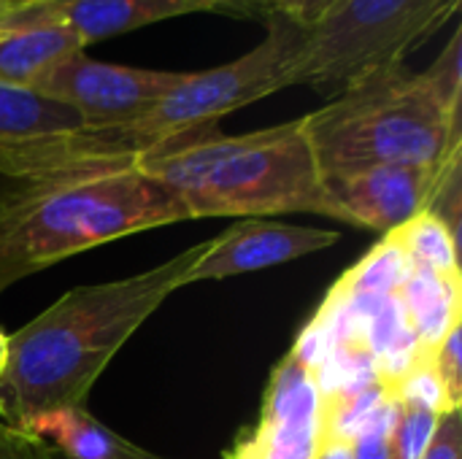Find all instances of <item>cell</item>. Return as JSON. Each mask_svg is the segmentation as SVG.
<instances>
[{
  "label": "cell",
  "mask_w": 462,
  "mask_h": 459,
  "mask_svg": "<svg viewBox=\"0 0 462 459\" xmlns=\"http://www.w3.org/2000/svg\"><path fill=\"white\" fill-rule=\"evenodd\" d=\"M187 222L181 203L84 127L0 141V292L108 241Z\"/></svg>",
  "instance_id": "cell-1"
},
{
  "label": "cell",
  "mask_w": 462,
  "mask_h": 459,
  "mask_svg": "<svg viewBox=\"0 0 462 459\" xmlns=\"http://www.w3.org/2000/svg\"><path fill=\"white\" fill-rule=\"evenodd\" d=\"M208 241L143 273L84 284L8 335L0 376V419L27 425L54 409H87V398L138 327L181 287Z\"/></svg>",
  "instance_id": "cell-2"
},
{
  "label": "cell",
  "mask_w": 462,
  "mask_h": 459,
  "mask_svg": "<svg viewBox=\"0 0 462 459\" xmlns=\"http://www.w3.org/2000/svg\"><path fill=\"white\" fill-rule=\"evenodd\" d=\"M138 168L181 203L187 222L319 214L349 225L317 168L303 116L244 135L176 138L141 154Z\"/></svg>",
  "instance_id": "cell-3"
},
{
  "label": "cell",
  "mask_w": 462,
  "mask_h": 459,
  "mask_svg": "<svg viewBox=\"0 0 462 459\" xmlns=\"http://www.w3.org/2000/svg\"><path fill=\"white\" fill-rule=\"evenodd\" d=\"M303 127L325 184L384 165H441L462 154V116L449 114L403 62L349 84L306 114Z\"/></svg>",
  "instance_id": "cell-4"
},
{
  "label": "cell",
  "mask_w": 462,
  "mask_h": 459,
  "mask_svg": "<svg viewBox=\"0 0 462 459\" xmlns=\"http://www.w3.org/2000/svg\"><path fill=\"white\" fill-rule=\"evenodd\" d=\"M460 3L338 0L306 30L284 70V87H311L333 97L374 70L401 65L460 11Z\"/></svg>",
  "instance_id": "cell-5"
},
{
  "label": "cell",
  "mask_w": 462,
  "mask_h": 459,
  "mask_svg": "<svg viewBox=\"0 0 462 459\" xmlns=\"http://www.w3.org/2000/svg\"><path fill=\"white\" fill-rule=\"evenodd\" d=\"M268 35L244 57L187 73L176 89L154 103L143 116L119 127H87L106 149L122 154H146L168 141L217 130V122L254 100L284 87V70L306 38V27L282 14L265 19Z\"/></svg>",
  "instance_id": "cell-6"
},
{
  "label": "cell",
  "mask_w": 462,
  "mask_h": 459,
  "mask_svg": "<svg viewBox=\"0 0 462 459\" xmlns=\"http://www.w3.org/2000/svg\"><path fill=\"white\" fill-rule=\"evenodd\" d=\"M187 73L146 70L127 65H108L84 57V51L54 65L32 92L73 108L84 127H119L143 116Z\"/></svg>",
  "instance_id": "cell-7"
},
{
  "label": "cell",
  "mask_w": 462,
  "mask_h": 459,
  "mask_svg": "<svg viewBox=\"0 0 462 459\" xmlns=\"http://www.w3.org/2000/svg\"><path fill=\"white\" fill-rule=\"evenodd\" d=\"M462 170V154L441 165H384L341 181L328 189L346 211L349 225L393 233L409 219L433 211L444 184Z\"/></svg>",
  "instance_id": "cell-8"
},
{
  "label": "cell",
  "mask_w": 462,
  "mask_h": 459,
  "mask_svg": "<svg viewBox=\"0 0 462 459\" xmlns=\"http://www.w3.org/2000/svg\"><path fill=\"white\" fill-rule=\"evenodd\" d=\"M338 241L341 238L333 230L284 225L273 219H238L222 235L208 241L206 252L192 265L187 284L217 281L273 268L336 246Z\"/></svg>",
  "instance_id": "cell-9"
},
{
  "label": "cell",
  "mask_w": 462,
  "mask_h": 459,
  "mask_svg": "<svg viewBox=\"0 0 462 459\" xmlns=\"http://www.w3.org/2000/svg\"><path fill=\"white\" fill-rule=\"evenodd\" d=\"M203 11L219 8L214 0H30L0 14V32L51 22L70 27L89 46L162 19Z\"/></svg>",
  "instance_id": "cell-10"
},
{
  "label": "cell",
  "mask_w": 462,
  "mask_h": 459,
  "mask_svg": "<svg viewBox=\"0 0 462 459\" xmlns=\"http://www.w3.org/2000/svg\"><path fill=\"white\" fill-rule=\"evenodd\" d=\"M319 381L317 368L290 352L271 376L265 406L254 436L265 459H311L319 441Z\"/></svg>",
  "instance_id": "cell-11"
},
{
  "label": "cell",
  "mask_w": 462,
  "mask_h": 459,
  "mask_svg": "<svg viewBox=\"0 0 462 459\" xmlns=\"http://www.w3.org/2000/svg\"><path fill=\"white\" fill-rule=\"evenodd\" d=\"M22 430L62 459H149L146 449L100 425L87 409H54L38 414Z\"/></svg>",
  "instance_id": "cell-12"
},
{
  "label": "cell",
  "mask_w": 462,
  "mask_h": 459,
  "mask_svg": "<svg viewBox=\"0 0 462 459\" xmlns=\"http://www.w3.org/2000/svg\"><path fill=\"white\" fill-rule=\"evenodd\" d=\"M462 279L414 271L398 289L395 300L420 354L436 352L444 338L462 325Z\"/></svg>",
  "instance_id": "cell-13"
},
{
  "label": "cell",
  "mask_w": 462,
  "mask_h": 459,
  "mask_svg": "<svg viewBox=\"0 0 462 459\" xmlns=\"http://www.w3.org/2000/svg\"><path fill=\"white\" fill-rule=\"evenodd\" d=\"M81 38L65 24H27L0 32V87L30 89L62 60L84 51Z\"/></svg>",
  "instance_id": "cell-14"
},
{
  "label": "cell",
  "mask_w": 462,
  "mask_h": 459,
  "mask_svg": "<svg viewBox=\"0 0 462 459\" xmlns=\"http://www.w3.org/2000/svg\"><path fill=\"white\" fill-rule=\"evenodd\" d=\"M81 116L38 92L0 87V141L81 130Z\"/></svg>",
  "instance_id": "cell-15"
},
{
  "label": "cell",
  "mask_w": 462,
  "mask_h": 459,
  "mask_svg": "<svg viewBox=\"0 0 462 459\" xmlns=\"http://www.w3.org/2000/svg\"><path fill=\"white\" fill-rule=\"evenodd\" d=\"M411 273V262L393 233L384 235L341 281L330 289L338 298H395Z\"/></svg>",
  "instance_id": "cell-16"
},
{
  "label": "cell",
  "mask_w": 462,
  "mask_h": 459,
  "mask_svg": "<svg viewBox=\"0 0 462 459\" xmlns=\"http://www.w3.org/2000/svg\"><path fill=\"white\" fill-rule=\"evenodd\" d=\"M401 249L406 252L414 271H428L449 279H460V257H457V235L441 222L436 214L425 211L398 230H393Z\"/></svg>",
  "instance_id": "cell-17"
},
{
  "label": "cell",
  "mask_w": 462,
  "mask_h": 459,
  "mask_svg": "<svg viewBox=\"0 0 462 459\" xmlns=\"http://www.w3.org/2000/svg\"><path fill=\"white\" fill-rule=\"evenodd\" d=\"M430 95L455 116H462V32L457 30L441 54L420 73Z\"/></svg>",
  "instance_id": "cell-18"
},
{
  "label": "cell",
  "mask_w": 462,
  "mask_h": 459,
  "mask_svg": "<svg viewBox=\"0 0 462 459\" xmlns=\"http://www.w3.org/2000/svg\"><path fill=\"white\" fill-rule=\"evenodd\" d=\"M439 419L441 414L398 403V419L393 430V459H422Z\"/></svg>",
  "instance_id": "cell-19"
},
{
  "label": "cell",
  "mask_w": 462,
  "mask_h": 459,
  "mask_svg": "<svg viewBox=\"0 0 462 459\" xmlns=\"http://www.w3.org/2000/svg\"><path fill=\"white\" fill-rule=\"evenodd\" d=\"M398 419V403L387 395L384 403L368 417L363 430L352 441L355 459H393V430Z\"/></svg>",
  "instance_id": "cell-20"
},
{
  "label": "cell",
  "mask_w": 462,
  "mask_h": 459,
  "mask_svg": "<svg viewBox=\"0 0 462 459\" xmlns=\"http://www.w3.org/2000/svg\"><path fill=\"white\" fill-rule=\"evenodd\" d=\"M462 327V325H460ZM460 327H455L444 344L430 352V365L447 392V400H449V409L452 411H460L462 409V363H460Z\"/></svg>",
  "instance_id": "cell-21"
},
{
  "label": "cell",
  "mask_w": 462,
  "mask_h": 459,
  "mask_svg": "<svg viewBox=\"0 0 462 459\" xmlns=\"http://www.w3.org/2000/svg\"><path fill=\"white\" fill-rule=\"evenodd\" d=\"M422 459H462V414L449 411L439 419Z\"/></svg>",
  "instance_id": "cell-22"
},
{
  "label": "cell",
  "mask_w": 462,
  "mask_h": 459,
  "mask_svg": "<svg viewBox=\"0 0 462 459\" xmlns=\"http://www.w3.org/2000/svg\"><path fill=\"white\" fill-rule=\"evenodd\" d=\"M0 459H51V452L35 436L0 419Z\"/></svg>",
  "instance_id": "cell-23"
},
{
  "label": "cell",
  "mask_w": 462,
  "mask_h": 459,
  "mask_svg": "<svg viewBox=\"0 0 462 459\" xmlns=\"http://www.w3.org/2000/svg\"><path fill=\"white\" fill-rule=\"evenodd\" d=\"M338 0H273V14H282L287 19H292L300 27H311L317 24Z\"/></svg>",
  "instance_id": "cell-24"
},
{
  "label": "cell",
  "mask_w": 462,
  "mask_h": 459,
  "mask_svg": "<svg viewBox=\"0 0 462 459\" xmlns=\"http://www.w3.org/2000/svg\"><path fill=\"white\" fill-rule=\"evenodd\" d=\"M219 11L246 19H268L273 14V0H214Z\"/></svg>",
  "instance_id": "cell-25"
},
{
  "label": "cell",
  "mask_w": 462,
  "mask_h": 459,
  "mask_svg": "<svg viewBox=\"0 0 462 459\" xmlns=\"http://www.w3.org/2000/svg\"><path fill=\"white\" fill-rule=\"evenodd\" d=\"M311 459H355L352 444L341 441V438H330V436H319L314 457Z\"/></svg>",
  "instance_id": "cell-26"
},
{
  "label": "cell",
  "mask_w": 462,
  "mask_h": 459,
  "mask_svg": "<svg viewBox=\"0 0 462 459\" xmlns=\"http://www.w3.org/2000/svg\"><path fill=\"white\" fill-rule=\"evenodd\" d=\"M227 459H265V449H263L260 438L254 436V430L241 433V438H238V444H236L233 454H230Z\"/></svg>",
  "instance_id": "cell-27"
},
{
  "label": "cell",
  "mask_w": 462,
  "mask_h": 459,
  "mask_svg": "<svg viewBox=\"0 0 462 459\" xmlns=\"http://www.w3.org/2000/svg\"><path fill=\"white\" fill-rule=\"evenodd\" d=\"M5 363H8V338L0 333V376L5 371Z\"/></svg>",
  "instance_id": "cell-28"
},
{
  "label": "cell",
  "mask_w": 462,
  "mask_h": 459,
  "mask_svg": "<svg viewBox=\"0 0 462 459\" xmlns=\"http://www.w3.org/2000/svg\"><path fill=\"white\" fill-rule=\"evenodd\" d=\"M24 3H30V0H0V14L16 8V5H24Z\"/></svg>",
  "instance_id": "cell-29"
},
{
  "label": "cell",
  "mask_w": 462,
  "mask_h": 459,
  "mask_svg": "<svg viewBox=\"0 0 462 459\" xmlns=\"http://www.w3.org/2000/svg\"><path fill=\"white\" fill-rule=\"evenodd\" d=\"M51 459H62V457H57V454L51 452ZM149 459H165V457H157V454H149Z\"/></svg>",
  "instance_id": "cell-30"
}]
</instances>
